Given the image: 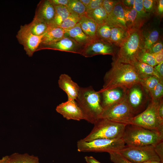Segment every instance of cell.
<instances>
[{
  "label": "cell",
  "mask_w": 163,
  "mask_h": 163,
  "mask_svg": "<svg viewBox=\"0 0 163 163\" xmlns=\"http://www.w3.org/2000/svg\"><path fill=\"white\" fill-rule=\"evenodd\" d=\"M55 13L54 6L50 0H42L37 5L34 15L50 26L54 19Z\"/></svg>",
  "instance_id": "2e32d148"
},
{
  "label": "cell",
  "mask_w": 163,
  "mask_h": 163,
  "mask_svg": "<svg viewBox=\"0 0 163 163\" xmlns=\"http://www.w3.org/2000/svg\"><path fill=\"white\" fill-rule=\"evenodd\" d=\"M9 163H40L37 156L25 153H14L8 156Z\"/></svg>",
  "instance_id": "484cf974"
},
{
  "label": "cell",
  "mask_w": 163,
  "mask_h": 163,
  "mask_svg": "<svg viewBox=\"0 0 163 163\" xmlns=\"http://www.w3.org/2000/svg\"><path fill=\"white\" fill-rule=\"evenodd\" d=\"M119 152L124 157L134 163L146 161H161L156 153L154 145L130 146L125 145Z\"/></svg>",
  "instance_id": "ba28073f"
},
{
  "label": "cell",
  "mask_w": 163,
  "mask_h": 163,
  "mask_svg": "<svg viewBox=\"0 0 163 163\" xmlns=\"http://www.w3.org/2000/svg\"><path fill=\"white\" fill-rule=\"evenodd\" d=\"M120 0H103L102 6L105 11L108 15L112 12L115 5Z\"/></svg>",
  "instance_id": "f35d334b"
},
{
  "label": "cell",
  "mask_w": 163,
  "mask_h": 163,
  "mask_svg": "<svg viewBox=\"0 0 163 163\" xmlns=\"http://www.w3.org/2000/svg\"><path fill=\"white\" fill-rule=\"evenodd\" d=\"M85 159L87 163H101L92 156H86Z\"/></svg>",
  "instance_id": "681fc988"
},
{
  "label": "cell",
  "mask_w": 163,
  "mask_h": 163,
  "mask_svg": "<svg viewBox=\"0 0 163 163\" xmlns=\"http://www.w3.org/2000/svg\"><path fill=\"white\" fill-rule=\"evenodd\" d=\"M143 49L147 51L159 40V32L156 29H153L143 32Z\"/></svg>",
  "instance_id": "cb8c5ba5"
},
{
  "label": "cell",
  "mask_w": 163,
  "mask_h": 163,
  "mask_svg": "<svg viewBox=\"0 0 163 163\" xmlns=\"http://www.w3.org/2000/svg\"><path fill=\"white\" fill-rule=\"evenodd\" d=\"M91 131L82 139L89 142L98 139H109L121 138L126 124L101 118L94 124Z\"/></svg>",
  "instance_id": "5b68a950"
},
{
  "label": "cell",
  "mask_w": 163,
  "mask_h": 163,
  "mask_svg": "<svg viewBox=\"0 0 163 163\" xmlns=\"http://www.w3.org/2000/svg\"><path fill=\"white\" fill-rule=\"evenodd\" d=\"M127 89L117 88L105 90L100 93L101 104L104 110L123 100L125 98Z\"/></svg>",
  "instance_id": "5bb4252c"
},
{
  "label": "cell",
  "mask_w": 163,
  "mask_h": 163,
  "mask_svg": "<svg viewBox=\"0 0 163 163\" xmlns=\"http://www.w3.org/2000/svg\"><path fill=\"white\" fill-rule=\"evenodd\" d=\"M157 0H143L144 9L147 13L149 14L155 11Z\"/></svg>",
  "instance_id": "74e56055"
},
{
  "label": "cell",
  "mask_w": 163,
  "mask_h": 163,
  "mask_svg": "<svg viewBox=\"0 0 163 163\" xmlns=\"http://www.w3.org/2000/svg\"><path fill=\"white\" fill-rule=\"evenodd\" d=\"M151 163H163L161 161H151Z\"/></svg>",
  "instance_id": "f5cc1de1"
},
{
  "label": "cell",
  "mask_w": 163,
  "mask_h": 163,
  "mask_svg": "<svg viewBox=\"0 0 163 163\" xmlns=\"http://www.w3.org/2000/svg\"><path fill=\"white\" fill-rule=\"evenodd\" d=\"M121 1L124 6L128 8H133L135 0H121Z\"/></svg>",
  "instance_id": "c3c4849f"
},
{
  "label": "cell",
  "mask_w": 163,
  "mask_h": 163,
  "mask_svg": "<svg viewBox=\"0 0 163 163\" xmlns=\"http://www.w3.org/2000/svg\"><path fill=\"white\" fill-rule=\"evenodd\" d=\"M80 20V17L74 13H71L63 21L60 27L64 30H68L72 28L78 23Z\"/></svg>",
  "instance_id": "4dcf8cb0"
},
{
  "label": "cell",
  "mask_w": 163,
  "mask_h": 163,
  "mask_svg": "<svg viewBox=\"0 0 163 163\" xmlns=\"http://www.w3.org/2000/svg\"><path fill=\"white\" fill-rule=\"evenodd\" d=\"M109 154L110 160L113 163H134L128 160L118 152Z\"/></svg>",
  "instance_id": "8d00e7d4"
},
{
  "label": "cell",
  "mask_w": 163,
  "mask_h": 163,
  "mask_svg": "<svg viewBox=\"0 0 163 163\" xmlns=\"http://www.w3.org/2000/svg\"><path fill=\"white\" fill-rule=\"evenodd\" d=\"M123 7L126 25L128 31L129 32L141 29L145 22L139 18L136 11L133 8Z\"/></svg>",
  "instance_id": "d6986e66"
},
{
  "label": "cell",
  "mask_w": 163,
  "mask_h": 163,
  "mask_svg": "<svg viewBox=\"0 0 163 163\" xmlns=\"http://www.w3.org/2000/svg\"><path fill=\"white\" fill-rule=\"evenodd\" d=\"M75 101L82 111L84 120L94 124L100 118L104 110L100 94L92 86L80 87Z\"/></svg>",
  "instance_id": "7a4b0ae2"
},
{
  "label": "cell",
  "mask_w": 163,
  "mask_h": 163,
  "mask_svg": "<svg viewBox=\"0 0 163 163\" xmlns=\"http://www.w3.org/2000/svg\"><path fill=\"white\" fill-rule=\"evenodd\" d=\"M150 100L158 101L163 98V82L160 81L149 93Z\"/></svg>",
  "instance_id": "836d02e7"
},
{
  "label": "cell",
  "mask_w": 163,
  "mask_h": 163,
  "mask_svg": "<svg viewBox=\"0 0 163 163\" xmlns=\"http://www.w3.org/2000/svg\"><path fill=\"white\" fill-rule=\"evenodd\" d=\"M27 25L31 32L37 36L43 35L49 27L48 24L35 15L32 21Z\"/></svg>",
  "instance_id": "d4e9b609"
},
{
  "label": "cell",
  "mask_w": 163,
  "mask_h": 163,
  "mask_svg": "<svg viewBox=\"0 0 163 163\" xmlns=\"http://www.w3.org/2000/svg\"><path fill=\"white\" fill-rule=\"evenodd\" d=\"M137 60L153 67L157 65L153 54L143 49L139 53Z\"/></svg>",
  "instance_id": "d6a6232c"
},
{
  "label": "cell",
  "mask_w": 163,
  "mask_h": 163,
  "mask_svg": "<svg viewBox=\"0 0 163 163\" xmlns=\"http://www.w3.org/2000/svg\"><path fill=\"white\" fill-rule=\"evenodd\" d=\"M55 15L54 19L50 26H60L63 21L70 14L67 7L62 5H54Z\"/></svg>",
  "instance_id": "4316f807"
},
{
  "label": "cell",
  "mask_w": 163,
  "mask_h": 163,
  "mask_svg": "<svg viewBox=\"0 0 163 163\" xmlns=\"http://www.w3.org/2000/svg\"><path fill=\"white\" fill-rule=\"evenodd\" d=\"M163 51L162 50L158 53L152 54L157 65L163 62Z\"/></svg>",
  "instance_id": "f6af8a7d"
},
{
  "label": "cell",
  "mask_w": 163,
  "mask_h": 163,
  "mask_svg": "<svg viewBox=\"0 0 163 163\" xmlns=\"http://www.w3.org/2000/svg\"><path fill=\"white\" fill-rule=\"evenodd\" d=\"M106 23L113 26L121 27L128 30L126 25L123 6L120 0L111 13L108 15Z\"/></svg>",
  "instance_id": "ac0fdd59"
},
{
  "label": "cell",
  "mask_w": 163,
  "mask_h": 163,
  "mask_svg": "<svg viewBox=\"0 0 163 163\" xmlns=\"http://www.w3.org/2000/svg\"><path fill=\"white\" fill-rule=\"evenodd\" d=\"M160 81H161L158 77L151 76L140 79L139 82L144 89L149 93Z\"/></svg>",
  "instance_id": "1f68e13d"
},
{
  "label": "cell",
  "mask_w": 163,
  "mask_h": 163,
  "mask_svg": "<svg viewBox=\"0 0 163 163\" xmlns=\"http://www.w3.org/2000/svg\"><path fill=\"white\" fill-rule=\"evenodd\" d=\"M155 151L159 157L161 161L163 163V141L154 145Z\"/></svg>",
  "instance_id": "b9f144b4"
},
{
  "label": "cell",
  "mask_w": 163,
  "mask_h": 163,
  "mask_svg": "<svg viewBox=\"0 0 163 163\" xmlns=\"http://www.w3.org/2000/svg\"><path fill=\"white\" fill-rule=\"evenodd\" d=\"M129 31L125 29L117 26H113L111 29L110 42L119 48L129 36Z\"/></svg>",
  "instance_id": "7402d4cb"
},
{
  "label": "cell",
  "mask_w": 163,
  "mask_h": 163,
  "mask_svg": "<svg viewBox=\"0 0 163 163\" xmlns=\"http://www.w3.org/2000/svg\"><path fill=\"white\" fill-rule=\"evenodd\" d=\"M160 80L163 82V62L154 67Z\"/></svg>",
  "instance_id": "7bdbcfd3"
},
{
  "label": "cell",
  "mask_w": 163,
  "mask_h": 163,
  "mask_svg": "<svg viewBox=\"0 0 163 163\" xmlns=\"http://www.w3.org/2000/svg\"><path fill=\"white\" fill-rule=\"evenodd\" d=\"M0 163H9L8 156H4L1 159H0Z\"/></svg>",
  "instance_id": "f907efd6"
},
{
  "label": "cell",
  "mask_w": 163,
  "mask_h": 163,
  "mask_svg": "<svg viewBox=\"0 0 163 163\" xmlns=\"http://www.w3.org/2000/svg\"><path fill=\"white\" fill-rule=\"evenodd\" d=\"M133 66L140 79L151 76H155L159 79L153 67L138 60Z\"/></svg>",
  "instance_id": "603a6c76"
},
{
  "label": "cell",
  "mask_w": 163,
  "mask_h": 163,
  "mask_svg": "<svg viewBox=\"0 0 163 163\" xmlns=\"http://www.w3.org/2000/svg\"><path fill=\"white\" fill-rule=\"evenodd\" d=\"M64 30L65 36L70 37L84 46L92 40L83 32L79 23L72 29Z\"/></svg>",
  "instance_id": "44dd1931"
},
{
  "label": "cell",
  "mask_w": 163,
  "mask_h": 163,
  "mask_svg": "<svg viewBox=\"0 0 163 163\" xmlns=\"http://www.w3.org/2000/svg\"><path fill=\"white\" fill-rule=\"evenodd\" d=\"M163 43L159 40L154 43L147 51L152 54L158 53L163 50Z\"/></svg>",
  "instance_id": "ab89813d"
},
{
  "label": "cell",
  "mask_w": 163,
  "mask_h": 163,
  "mask_svg": "<svg viewBox=\"0 0 163 163\" xmlns=\"http://www.w3.org/2000/svg\"><path fill=\"white\" fill-rule=\"evenodd\" d=\"M54 5H62L67 7L69 0H50Z\"/></svg>",
  "instance_id": "bcb514c9"
},
{
  "label": "cell",
  "mask_w": 163,
  "mask_h": 163,
  "mask_svg": "<svg viewBox=\"0 0 163 163\" xmlns=\"http://www.w3.org/2000/svg\"><path fill=\"white\" fill-rule=\"evenodd\" d=\"M67 8L70 13L80 17L86 14V8L80 0H69Z\"/></svg>",
  "instance_id": "f546056e"
},
{
  "label": "cell",
  "mask_w": 163,
  "mask_h": 163,
  "mask_svg": "<svg viewBox=\"0 0 163 163\" xmlns=\"http://www.w3.org/2000/svg\"><path fill=\"white\" fill-rule=\"evenodd\" d=\"M65 30L59 26H49L43 35L39 46L47 45L59 41L65 36Z\"/></svg>",
  "instance_id": "ffe728a7"
},
{
  "label": "cell",
  "mask_w": 163,
  "mask_h": 163,
  "mask_svg": "<svg viewBox=\"0 0 163 163\" xmlns=\"http://www.w3.org/2000/svg\"><path fill=\"white\" fill-rule=\"evenodd\" d=\"M81 2L85 6L86 8L89 4L91 0H80Z\"/></svg>",
  "instance_id": "816d5d0a"
},
{
  "label": "cell",
  "mask_w": 163,
  "mask_h": 163,
  "mask_svg": "<svg viewBox=\"0 0 163 163\" xmlns=\"http://www.w3.org/2000/svg\"><path fill=\"white\" fill-rule=\"evenodd\" d=\"M84 46L70 37L65 36L53 43L39 46L37 51L43 50H51L78 53L81 55Z\"/></svg>",
  "instance_id": "4fadbf2b"
},
{
  "label": "cell",
  "mask_w": 163,
  "mask_h": 163,
  "mask_svg": "<svg viewBox=\"0 0 163 163\" xmlns=\"http://www.w3.org/2000/svg\"><path fill=\"white\" fill-rule=\"evenodd\" d=\"M58 83L59 87L67 94L68 100H75L78 95L80 87L72 80L69 76L66 74H61Z\"/></svg>",
  "instance_id": "e0dca14e"
},
{
  "label": "cell",
  "mask_w": 163,
  "mask_h": 163,
  "mask_svg": "<svg viewBox=\"0 0 163 163\" xmlns=\"http://www.w3.org/2000/svg\"><path fill=\"white\" fill-rule=\"evenodd\" d=\"M143 0H135L133 8L137 11L139 18L145 22L149 14L145 11L143 5Z\"/></svg>",
  "instance_id": "e575fe53"
},
{
  "label": "cell",
  "mask_w": 163,
  "mask_h": 163,
  "mask_svg": "<svg viewBox=\"0 0 163 163\" xmlns=\"http://www.w3.org/2000/svg\"><path fill=\"white\" fill-rule=\"evenodd\" d=\"M129 32L128 37L119 47L113 60L133 65L143 49V36L141 29Z\"/></svg>",
  "instance_id": "277c9868"
},
{
  "label": "cell",
  "mask_w": 163,
  "mask_h": 163,
  "mask_svg": "<svg viewBox=\"0 0 163 163\" xmlns=\"http://www.w3.org/2000/svg\"><path fill=\"white\" fill-rule=\"evenodd\" d=\"M160 101H155L150 100L146 108L139 114L132 117L128 124L136 125L163 133V120L160 118L158 114Z\"/></svg>",
  "instance_id": "8992f818"
},
{
  "label": "cell",
  "mask_w": 163,
  "mask_h": 163,
  "mask_svg": "<svg viewBox=\"0 0 163 163\" xmlns=\"http://www.w3.org/2000/svg\"><path fill=\"white\" fill-rule=\"evenodd\" d=\"M56 110L67 120H84L82 111L75 100H68L62 103L56 107Z\"/></svg>",
  "instance_id": "9a60e30c"
},
{
  "label": "cell",
  "mask_w": 163,
  "mask_h": 163,
  "mask_svg": "<svg viewBox=\"0 0 163 163\" xmlns=\"http://www.w3.org/2000/svg\"><path fill=\"white\" fill-rule=\"evenodd\" d=\"M113 60L111 68L105 74L103 87L98 92L117 88L127 89L140 82L133 65Z\"/></svg>",
  "instance_id": "6da1fadb"
},
{
  "label": "cell",
  "mask_w": 163,
  "mask_h": 163,
  "mask_svg": "<svg viewBox=\"0 0 163 163\" xmlns=\"http://www.w3.org/2000/svg\"><path fill=\"white\" fill-rule=\"evenodd\" d=\"M43 36L34 35L25 24L20 26L16 37L19 43L23 46L26 54L31 57L39 47Z\"/></svg>",
  "instance_id": "8fae6325"
},
{
  "label": "cell",
  "mask_w": 163,
  "mask_h": 163,
  "mask_svg": "<svg viewBox=\"0 0 163 163\" xmlns=\"http://www.w3.org/2000/svg\"><path fill=\"white\" fill-rule=\"evenodd\" d=\"M118 50L116 46L110 42L97 39L92 40L85 46L81 55L90 57L98 55H109L114 57Z\"/></svg>",
  "instance_id": "7c38bea8"
},
{
  "label": "cell",
  "mask_w": 163,
  "mask_h": 163,
  "mask_svg": "<svg viewBox=\"0 0 163 163\" xmlns=\"http://www.w3.org/2000/svg\"><path fill=\"white\" fill-rule=\"evenodd\" d=\"M155 11L159 15L162 16L163 14V0H157Z\"/></svg>",
  "instance_id": "ee69618b"
},
{
  "label": "cell",
  "mask_w": 163,
  "mask_h": 163,
  "mask_svg": "<svg viewBox=\"0 0 163 163\" xmlns=\"http://www.w3.org/2000/svg\"><path fill=\"white\" fill-rule=\"evenodd\" d=\"M86 15L93 20L97 24L106 23L108 17L107 14L102 6L87 11Z\"/></svg>",
  "instance_id": "83f0119b"
},
{
  "label": "cell",
  "mask_w": 163,
  "mask_h": 163,
  "mask_svg": "<svg viewBox=\"0 0 163 163\" xmlns=\"http://www.w3.org/2000/svg\"><path fill=\"white\" fill-rule=\"evenodd\" d=\"M135 116L125 98L121 102L103 110L101 118L115 122L128 124Z\"/></svg>",
  "instance_id": "30bf717a"
},
{
  "label": "cell",
  "mask_w": 163,
  "mask_h": 163,
  "mask_svg": "<svg viewBox=\"0 0 163 163\" xmlns=\"http://www.w3.org/2000/svg\"><path fill=\"white\" fill-rule=\"evenodd\" d=\"M158 114L160 118L163 120V100L161 99L160 101L158 107Z\"/></svg>",
  "instance_id": "7dc6e473"
},
{
  "label": "cell",
  "mask_w": 163,
  "mask_h": 163,
  "mask_svg": "<svg viewBox=\"0 0 163 163\" xmlns=\"http://www.w3.org/2000/svg\"><path fill=\"white\" fill-rule=\"evenodd\" d=\"M125 98L135 116L146 108L150 100L148 93L140 82L127 89Z\"/></svg>",
  "instance_id": "9c48e42d"
},
{
  "label": "cell",
  "mask_w": 163,
  "mask_h": 163,
  "mask_svg": "<svg viewBox=\"0 0 163 163\" xmlns=\"http://www.w3.org/2000/svg\"><path fill=\"white\" fill-rule=\"evenodd\" d=\"M103 0H91V1L86 8L87 11L95 9L102 6Z\"/></svg>",
  "instance_id": "60d3db41"
},
{
  "label": "cell",
  "mask_w": 163,
  "mask_h": 163,
  "mask_svg": "<svg viewBox=\"0 0 163 163\" xmlns=\"http://www.w3.org/2000/svg\"><path fill=\"white\" fill-rule=\"evenodd\" d=\"M85 17L90 33V38L93 40L97 39L96 34L97 24L86 15Z\"/></svg>",
  "instance_id": "d590c367"
},
{
  "label": "cell",
  "mask_w": 163,
  "mask_h": 163,
  "mask_svg": "<svg viewBox=\"0 0 163 163\" xmlns=\"http://www.w3.org/2000/svg\"><path fill=\"white\" fill-rule=\"evenodd\" d=\"M112 27L106 23L97 24L96 32L97 39L110 42L111 29Z\"/></svg>",
  "instance_id": "f1b7e54d"
},
{
  "label": "cell",
  "mask_w": 163,
  "mask_h": 163,
  "mask_svg": "<svg viewBox=\"0 0 163 163\" xmlns=\"http://www.w3.org/2000/svg\"><path fill=\"white\" fill-rule=\"evenodd\" d=\"M142 163H151V161H146Z\"/></svg>",
  "instance_id": "db71d44e"
},
{
  "label": "cell",
  "mask_w": 163,
  "mask_h": 163,
  "mask_svg": "<svg viewBox=\"0 0 163 163\" xmlns=\"http://www.w3.org/2000/svg\"><path fill=\"white\" fill-rule=\"evenodd\" d=\"M121 139L128 145H155L163 141V133L129 124L126 125Z\"/></svg>",
  "instance_id": "3957f363"
},
{
  "label": "cell",
  "mask_w": 163,
  "mask_h": 163,
  "mask_svg": "<svg viewBox=\"0 0 163 163\" xmlns=\"http://www.w3.org/2000/svg\"><path fill=\"white\" fill-rule=\"evenodd\" d=\"M125 144L121 138L109 139H98L89 142L83 139L78 141V151L82 152H119L125 146Z\"/></svg>",
  "instance_id": "52a82bcc"
}]
</instances>
